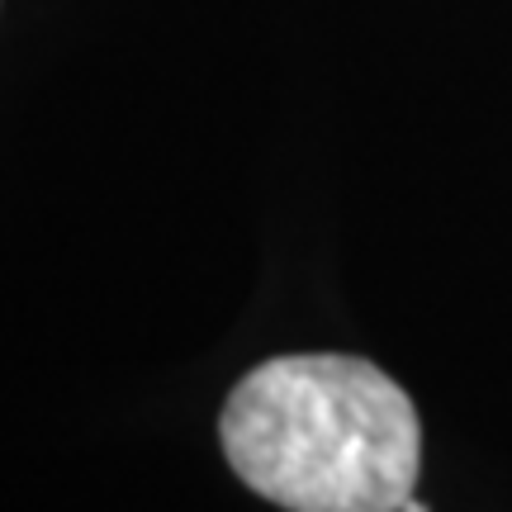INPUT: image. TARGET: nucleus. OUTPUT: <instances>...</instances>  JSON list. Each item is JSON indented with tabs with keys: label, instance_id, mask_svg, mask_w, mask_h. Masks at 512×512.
<instances>
[{
	"label": "nucleus",
	"instance_id": "obj_1",
	"mask_svg": "<svg viewBox=\"0 0 512 512\" xmlns=\"http://www.w3.org/2000/svg\"><path fill=\"white\" fill-rule=\"evenodd\" d=\"M228 470L285 512H403L422 475L413 399L342 351L271 356L219 413Z\"/></svg>",
	"mask_w": 512,
	"mask_h": 512
},
{
	"label": "nucleus",
	"instance_id": "obj_2",
	"mask_svg": "<svg viewBox=\"0 0 512 512\" xmlns=\"http://www.w3.org/2000/svg\"><path fill=\"white\" fill-rule=\"evenodd\" d=\"M403 512H427V508H422V503H413V498H408V503H403Z\"/></svg>",
	"mask_w": 512,
	"mask_h": 512
}]
</instances>
